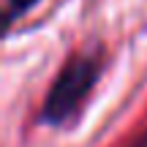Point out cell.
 <instances>
[{
	"label": "cell",
	"mask_w": 147,
	"mask_h": 147,
	"mask_svg": "<svg viewBox=\"0 0 147 147\" xmlns=\"http://www.w3.org/2000/svg\"><path fill=\"white\" fill-rule=\"evenodd\" d=\"M101 76V63L90 55H76L60 68L55 76L52 87H49L47 98H44L41 117L49 125H63L68 123L79 109H82L84 98L90 95L93 84Z\"/></svg>",
	"instance_id": "obj_1"
},
{
	"label": "cell",
	"mask_w": 147,
	"mask_h": 147,
	"mask_svg": "<svg viewBox=\"0 0 147 147\" xmlns=\"http://www.w3.org/2000/svg\"><path fill=\"white\" fill-rule=\"evenodd\" d=\"M36 3H38V0H5V19L16 22L22 14H27Z\"/></svg>",
	"instance_id": "obj_2"
},
{
	"label": "cell",
	"mask_w": 147,
	"mask_h": 147,
	"mask_svg": "<svg viewBox=\"0 0 147 147\" xmlns=\"http://www.w3.org/2000/svg\"><path fill=\"white\" fill-rule=\"evenodd\" d=\"M131 147H147V131H144V134H142V136H139V139H136V142H134Z\"/></svg>",
	"instance_id": "obj_3"
}]
</instances>
